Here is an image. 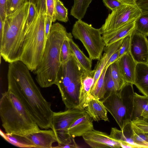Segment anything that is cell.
<instances>
[{
	"label": "cell",
	"mask_w": 148,
	"mask_h": 148,
	"mask_svg": "<svg viewBox=\"0 0 148 148\" xmlns=\"http://www.w3.org/2000/svg\"><path fill=\"white\" fill-rule=\"evenodd\" d=\"M118 62L120 72L125 82L134 84L137 63L130 52L120 57L118 60Z\"/></svg>",
	"instance_id": "cell-17"
},
{
	"label": "cell",
	"mask_w": 148,
	"mask_h": 148,
	"mask_svg": "<svg viewBox=\"0 0 148 148\" xmlns=\"http://www.w3.org/2000/svg\"><path fill=\"white\" fill-rule=\"evenodd\" d=\"M85 70L73 53L67 62L61 64L56 85L67 109L79 108L81 77Z\"/></svg>",
	"instance_id": "cell-6"
},
{
	"label": "cell",
	"mask_w": 148,
	"mask_h": 148,
	"mask_svg": "<svg viewBox=\"0 0 148 148\" xmlns=\"http://www.w3.org/2000/svg\"><path fill=\"white\" fill-rule=\"evenodd\" d=\"M72 35L71 33H69L70 45L72 53L85 70H92V60L86 56L78 46L74 42Z\"/></svg>",
	"instance_id": "cell-22"
},
{
	"label": "cell",
	"mask_w": 148,
	"mask_h": 148,
	"mask_svg": "<svg viewBox=\"0 0 148 148\" xmlns=\"http://www.w3.org/2000/svg\"><path fill=\"white\" fill-rule=\"evenodd\" d=\"M108 60L106 55L104 53L103 56L101 57L100 59L99 60V61L97 63L94 69L95 70V72L92 84L90 90L89 95L93 89Z\"/></svg>",
	"instance_id": "cell-31"
},
{
	"label": "cell",
	"mask_w": 148,
	"mask_h": 148,
	"mask_svg": "<svg viewBox=\"0 0 148 148\" xmlns=\"http://www.w3.org/2000/svg\"><path fill=\"white\" fill-rule=\"evenodd\" d=\"M133 139L140 148H148V138L145 133L139 131L132 122Z\"/></svg>",
	"instance_id": "cell-30"
},
{
	"label": "cell",
	"mask_w": 148,
	"mask_h": 148,
	"mask_svg": "<svg viewBox=\"0 0 148 148\" xmlns=\"http://www.w3.org/2000/svg\"><path fill=\"white\" fill-rule=\"evenodd\" d=\"M47 14L49 15L51 18L52 22L56 21L55 13V0H46Z\"/></svg>",
	"instance_id": "cell-35"
},
{
	"label": "cell",
	"mask_w": 148,
	"mask_h": 148,
	"mask_svg": "<svg viewBox=\"0 0 148 148\" xmlns=\"http://www.w3.org/2000/svg\"><path fill=\"white\" fill-rule=\"evenodd\" d=\"M72 53L70 45L68 33L67 37L63 43L61 49L60 61L61 64L67 62Z\"/></svg>",
	"instance_id": "cell-32"
},
{
	"label": "cell",
	"mask_w": 148,
	"mask_h": 148,
	"mask_svg": "<svg viewBox=\"0 0 148 148\" xmlns=\"http://www.w3.org/2000/svg\"><path fill=\"white\" fill-rule=\"evenodd\" d=\"M145 120L146 121H147L148 122V118Z\"/></svg>",
	"instance_id": "cell-47"
},
{
	"label": "cell",
	"mask_w": 148,
	"mask_h": 148,
	"mask_svg": "<svg viewBox=\"0 0 148 148\" xmlns=\"http://www.w3.org/2000/svg\"><path fill=\"white\" fill-rule=\"evenodd\" d=\"M133 84L126 82L121 90L102 100L122 130L131 122L135 92Z\"/></svg>",
	"instance_id": "cell-7"
},
{
	"label": "cell",
	"mask_w": 148,
	"mask_h": 148,
	"mask_svg": "<svg viewBox=\"0 0 148 148\" xmlns=\"http://www.w3.org/2000/svg\"><path fill=\"white\" fill-rule=\"evenodd\" d=\"M145 134L147 136V137L148 138V133H145Z\"/></svg>",
	"instance_id": "cell-46"
},
{
	"label": "cell",
	"mask_w": 148,
	"mask_h": 148,
	"mask_svg": "<svg viewBox=\"0 0 148 148\" xmlns=\"http://www.w3.org/2000/svg\"><path fill=\"white\" fill-rule=\"evenodd\" d=\"M134 84L143 95L148 96V64H137Z\"/></svg>",
	"instance_id": "cell-20"
},
{
	"label": "cell",
	"mask_w": 148,
	"mask_h": 148,
	"mask_svg": "<svg viewBox=\"0 0 148 148\" xmlns=\"http://www.w3.org/2000/svg\"><path fill=\"white\" fill-rule=\"evenodd\" d=\"M46 15L38 12L34 20L25 29L19 60L32 72L35 70L40 63L45 48L47 41L45 29Z\"/></svg>",
	"instance_id": "cell-5"
},
{
	"label": "cell",
	"mask_w": 148,
	"mask_h": 148,
	"mask_svg": "<svg viewBox=\"0 0 148 148\" xmlns=\"http://www.w3.org/2000/svg\"><path fill=\"white\" fill-rule=\"evenodd\" d=\"M141 13L140 10L135 4H124L109 14L104 24L100 28L102 35L136 20Z\"/></svg>",
	"instance_id": "cell-10"
},
{
	"label": "cell",
	"mask_w": 148,
	"mask_h": 148,
	"mask_svg": "<svg viewBox=\"0 0 148 148\" xmlns=\"http://www.w3.org/2000/svg\"><path fill=\"white\" fill-rule=\"evenodd\" d=\"M122 3L125 4H135V2L136 0H119Z\"/></svg>",
	"instance_id": "cell-45"
},
{
	"label": "cell",
	"mask_w": 148,
	"mask_h": 148,
	"mask_svg": "<svg viewBox=\"0 0 148 148\" xmlns=\"http://www.w3.org/2000/svg\"><path fill=\"white\" fill-rule=\"evenodd\" d=\"M107 68L105 67L104 69L93 89L89 95L100 100L104 98L106 93L104 77Z\"/></svg>",
	"instance_id": "cell-25"
},
{
	"label": "cell",
	"mask_w": 148,
	"mask_h": 148,
	"mask_svg": "<svg viewBox=\"0 0 148 148\" xmlns=\"http://www.w3.org/2000/svg\"><path fill=\"white\" fill-rule=\"evenodd\" d=\"M130 52L137 63L148 64V40L147 36L134 29L130 34Z\"/></svg>",
	"instance_id": "cell-11"
},
{
	"label": "cell",
	"mask_w": 148,
	"mask_h": 148,
	"mask_svg": "<svg viewBox=\"0 0 148 148\" xmlns=\"http://www.w3.org/2000/svg\"><path fill=\"white\" fill-rule=\"evenodd\" d=\"M133 20L118 29L102 35L106 46L109 45L130 34L135 29V21Z\"/></svg>",
	"instance_id": "cell-19"
},
{
	"label": "cell",
	"mask_w": 148,
	"mask_h": 148,
	"mask_svg": "<svg viewBox=\"0 0 148 148\" xmlns=\"http://www.w3.org/2000/svg\"><path fill=\"white\" fill-rule=\"evenodd\" d=\"M52 22L51 17L46 14L45 20V37L47 40L49 34Z\"/></svg>",
	"instance_id": "cell-42"
},
{
	"label": "cell",
	"mask_w": 148,
	"mask_h": 148,
	"mask_svg": "<svg viewBox=\"0 0 148 148\" xmlns=\"http://www.w3.org/2000/svg\"><path fill=\"white\" fill-rule=\"evenodd\" d=\"M29 1V12L25 28L30 25L38 14L36 4L32 2Z\"/></svg>",
	"instance_id": "cell-34"
},
{
	"label": "cell",
	"mask_w": 148,
	"mask_h": 148,
	"mask_svg": "<svg viewBox=\"0 0 148 148\" xmlns=\"http://www.w3.org/2000/svg\"><path fill=\"white\" fill-rule=\"evenodd\" d=\"M119 58V49L111 56L107 62L105 67H108L111 64L117 60Z\"/></svg>",
	"instance_id": "cell-43"
},
{
	"label": "cell",
	"mask_w": 148,
	"mask_h": 148,
	"mask_svg": "<svg viewBox=\"0 0 148 148\" xmlns=\"http://www.w3.org/2000/svg\"><path fill=\"white\" fill-rule=\"evenodd\" d=\"M95 72L94 69L90 71L85 70L81 77V87L79 96V108L83 110L84 105L89 95Z\"/></svg>",
	"instance_id": "cell-21"
},
{
	"label": "cell",
	"mask_w": 148,
	"mask_h": 148,
	"mask_svg": "<svg viewBox=\"0 0 148 148\" xmlns=\"http://www.w3.org/2000/svg\"><path fill=\"white\" fill-rule=\"evenodd\" d=\"M103 2L105 5L112 11L125 4L119 0H103Z\"/></svg>",
	"instance_id": "cell-37"
},
{
	"label": "cell",
	"mask_w": 148,
	"mask_h": 148,
	"mask_svg": "<svg viewBox=\"0 0 148 148\" xmlns=\"http://www.w3.org/2000/svg\"><path fill=\"white\" fill-rule=\"evenodd\" d=\"M109 135L112 139L120 143L121 147L140 148L134 140L131 122L125 125L122 130L115 127L112 128Z\"/></svg>",
	"instance_id": "cell-15"
},
{
	"label": "cell",
	"mask_w": 148,
	"mask_h": 148,
	"mask_svg": "<svg viewBox=\"0 0 148 148\" xmlns=\"http://www.w3.org/2000/svg\"><path fill=\"white\" fill-rule=\"evenodd\" d=\"M135 29L146 36H148V11L142 12L135 20Z\"/></svg>",
	"instance_id": "cell-27"
},
{
	"label": "cell",
	"mask_w": 148,
	"mask_h": 148,
	"mask_svg": "<svg viewBox=\"0 0 148 148\" xmlns=\"http://www.w3.org/2000/svg\"><path fill=\"white\" fill-rule=\"evenodd\" d=\"M68 34L66 28L60 23L52 25L41 62L33 72L40 87L46 88L56 85L61 64V49Z\"/></svg>",
	"instance_id": "cell-3"
},
{
	"label": "cell",
	"mask_w": 148,
	"mask_h": 148,
	"mask_svg": "<svg viewBox=\"0 0 148 148\" xmlns=\"http://www.w3.org/2000/svg\"><path fill=\"white\" fill-rule=\"evenodd\" d=\"M104 82L106 91L104 98L118 91L116 90L112 76L110 65L107 67L106 70L104 77Z\"/></svg>",
	"instance_id": "cell-28"
},
{
	"label": "cell",
	"mask_w": 148,
	"mask_h": 148,
	"mask_svg": "<svg viewBox=\"0 0 148 148\" xmlns=\"http://www.w3.org/2000/svg\"><path fill=\"white\" fill-rule=\"evenodd\" d=\"M141 132L148 133V122L145 120H139L132 122Z\"/></svg>",
	"instance_id": "cell-38"
},
{
	"label": "cell",
	"mask_w": 148,
	"mask_h": 148,
	"mask_svg": "<svg viewBox=\"0 0 148 148\" xmlns=\"http://www.w3.org/2000/svg\"><path fill=\"white\" fill-rule=\"evenodd\" d=\"M30 70L22 62L9 63L7 74L8 87L16 92L39 128H51L53 112L34 82Z\"/></svg>",
	"instance_id": "cell-1"
},
{
	"label": "cell",
	"mask_w": 148,
	"mask_h": 148,
	"mask_svg": "<svg viewBox=\"0 0 148 148\" xmlns=\"http://www.w3.org/2000/svg\"><path fill=\"white\" fill-rule=\"evenodd\" d=\"M7 0H0V19L5 22L7 15Z\"/></svg>",
	"instance_id": "cell-39"
},
{
	"label": "cell",
	"mask_w": 148,
	"mask_h": 148,
	"mask_svg": "<svg viewBox=\"0 0 148 148\" xmlns=\"http://www.w3.org/2000/svg\"><path fill=\"white\" fill-rule=\"evenodd\" d=\"M0 133L4 139L16 146L21 148H35L34 144L26 136L4 133L1 130Z\"/></svg>",
	"instance_id": "cell-23"
},
{
	"label": "cell",
	"mask_w": 148,
	"mask_h": 148,
	"mask_svg": "<svg viewBox=\"0 0 148 148\" xmlns=\"http://www.w3.org/2000/svg\"></svg>",
	"instance_id": "cell-48"
},
{
	"label": "cell",
	"mask_w": 148,
	"mask_h": 148,
	"mask_svg": "<svg viewBox=\"0 0 148 148\" xmlns=\"http://www.w3.org/2000/svg\"><path fill=\"white\" fill-rule=\"evenodd\" d=\"M85 112L83 110L79 108L68 109L64 111L53 112L51 129L55 134L58 144L54 148L77 147L74 138L69 134L68 129L72 123Z\"/></svg>",
	"instance_id": "cell-9"
},
{
	"label": "cell",
	"mask_w": 148,
	"mask_h": 148,
	"mask_svg": "<svg viewBox=\"0 0 148 148\" xmlns=\"http://www.w3.org/2000/svg\"><path fill=\"white\" fill-rule=\"evenodd\" d=\"M148 118V96L135 92L131 122Z\"/></svg>",
	"instance_id": "cell-18"
},
{
	"label": "cell",
	"mask_w": 148,
	"mask_h": 148,
	"mask_svg": "<svg viewBox=\"0 0 148 148\" xmlns=\"http://www.w3.org/2000/svg\"><path fill=\"white\" fill-rule=\"evenodd\" d=\"M4 25V22L0 19V41L1 40L3 36Z\"/></svg>",
	"instance_id": "cell-44"
},
{
	"label": "cell",
	"mask_w": 148,
	"mask_h": 148,
	"mask_svg": "<svg viewBox=\"0 0 148 148\" xmlns=\"http://www.w3.org/2000/svg\"><path fill=\"white\" fill-rule=\"evenodd\" d=\"M36 9L38 12H42L47 14L46 0H35Z\"/></svg>",
	"instance_id": "cell-40"
},
{
	"label": "cell",
	"mask_w": 148,
	"mask_h": 148,
	"mask_svg": "<svg viewBox=\"0 0 148 148\" xmlns=\"http://www.w3.org/2000/svg\"><path fill=\"white\" fill-rule=\"evenodd\" d=\"M130 34L124 38L119 49L120 58L124 54L130 52Z\"/></svg>",
	"instance_id": "cell-36"
},
{
	"label": "cell",
	"mask_w": 148,
	"mask_h": 148,
	"mask_svg": "<svg viewBox=\"0 0 148 148\" xmlns=\"http://www.w3.org/2000/svg\"><path fill=\"white\" fill-rule=\"evenodd\" d=\"M83 110L95 121L102 120L109 121L107 110L102 101L89 95L84 106Z\"/></svg>",
	"instance_id": "cell-13"
},
{
	"label": "cell",
	"mask_w": 148,
	"mask_h": 148,
	"mask_svg": "<svg viewBox=\"0 0 148 148\" xmlns=\"http://www.w3.org/2000/svg\"><path fill=\"white\" fill-rule=\"evenodd\" d=\"M92 0H75L70 11V15L78 20L84 17L88 8Z\"/></svg>",
	"instance_id": "cell-24"
},
{
	"label": "cell",
	"mask_w": 148,
	"mask_h": 148,
	"mask_svg": "<svg viewBox=\"0 0 148 148\" xmlns=\"http://www.w3.org/2000/svg\"><path fill=\"white\" fill-rule=\"evenodd\" d=\"M118 60L111 64L110 66L112 78L114 82L116 90L119 91L126 82L120 72Z\"/></svg>",
	"instance_id": "cell-26"
},
{
	"label": "cell",
	"mask_w": 148,
	"mask_h": 148,
	"mask_svg": "<svg viewBox=\"0 0 148 148\" xmlns=\"http://www.w3.org/2000/svg\"><path fill=\"white\" fill-rule=\"evenodd\" d=\"M93 119L86 112L75 120L68 129L69 135L74 138L83 136L93 130Z\"/></svg>",
	"instance_id": "cell-16"
},
{
	"label": "cell",
	"mask_w": 148,
	"mask_h": 148,
	"mask_svg": "<svg viewBox=\"0 0 148 148\" xmlns=\"http://www.w3.org/2000/svg\"><path fill=\"white\" fill-rule=\"evenodd\" d=\"M0 116L6 133L26 136L40 130L22 100L10 87H8L0 99Z\"/></svg>",
	"instance_id": "cell-2"
},
{
	"label": "cell",
	"mask_w": 148,
	"mask_h": 148,
	"mask_svg": "<svg viewBox=\"0 0 148 148\" xmlns=\"http://www.w3.org/2000/svg\"><path fill=\"white\" fill-rule=\"evenodd\" d=\"M85 142L92 148L121 147L120 143L107 133L94 129L82 136Z\"/></svg>",
	"instance_id": "cell-12"
},
{
	"label": "cell",
	"mask_w": 148,
	"mask_h": 148,
	"mask_svg": "<svg viewBox=\"0 0 148 148\" xmlns=\"http://www.w3.org/2000/svg\"><path fill=\"white\" fill-rule=\"evenodd\" d=\"M27 1V0H7V15L14 12Z\"/></svg>",
	"instance_id": "cell-33"
},
{
	"label": "cell",
	"mask_w": 148,
	"mask_h": 148,
	"mask_svg": "<svg viewBox=\"0 0 148 148\" xmlns=\"http://www.w3.org/2000/svg\"><path fill=\"white\" fill-rule=\"evenodd\" d=\"M29 3L27 1L6 16L3 36L0 41V54L9 63L19 60Z\"/></svg>",
	"instance_id": "cell-4"
},
{
	"label": "cell",
	"mask_w": 148,
	"mask_h": 148,
	"mask_svg": "<svg viewBox=\"0 0 148 148\" xmlns=\"http://www.w3.org/2000/svg\"><path fill=\"white\" fill-rule=\"evenodd\" d=\"M72 33L75 39L82 42L91 59H100L106 44L100 28H95L82 20H77L73 26Z\"/></svg>",
	"instance_id": "cell-8"
},
{
	"label": "cell",
	"mask_w": 148,
	"mask_h": 148,
	"mask_svg": "<svg viewBox=\"0 0 148 148\" xmlns=\"http://www.w3.org/2000/svg\"><path fill=\"white\" fill-rule=\"evenodd\" d=\"M55 1L56 20L62 22H67L69 20L68 9L60 0Z\"/></svg>",
	"instance_id": "cell-29"
},
{
	"label": "cell",
	"mask_w": 148,
	"mask_h": 148,
	"mask_svg": "<svg viewBox=\"0 0 148 148\" xmlns=\"http://www.w3.org/2000/svg\"><path fill=\"white\" fill-rule=\"evenodd\" d=\"M26 136L34 144L35 148H52L53 144L58 142L55 134L52 129L40 130Z\"/></svg>",
	"instance_id": "cell-14"
},
{
	"label": "cell",
	"mask_w": 148,
	"mask_h": 148,
	"mask_svg": "<svg viewBox=\"0 0 148 148\" xmlns=\"http://www.w3.org/2000/svg\"><path fill=\"white\" fill-rule=\"evenodd\" d=\"M135 4L142 12L148 11V0H136L135 2Z\"/></svg>",
	"instance_id": "cell-41"
}]
</instances>
